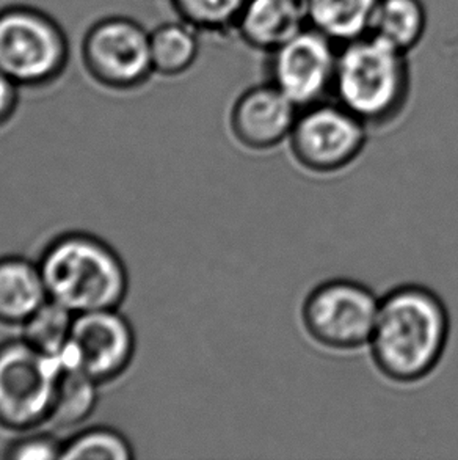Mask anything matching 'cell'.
Returning a JSON list of instances; mask_svg holds the SVG:
<instances>
[{
  "label": "cell",
  "instance_id": "4",
  "mask_svg": "<svg viewBox=\"0 0 458 460\" xmlns=\"http://www.w3.org/2000/svg\"><path fill=\"white\" fill-rule=\"evenodd\" d=\"M68 57V37L49 14L31 6L0 12V71L18 85L52 81Z\"/></svg>",
  "mask_w": 458,
  "mask_h": 460
},
{
  "label": "cell",
  "instance_id": "2",
  "mask_svg": "<svg viewBox=\"0 0 458 460\" xmlns=\"http://www.w3.org/2000/svg\"><path fill=\"white\" fill-rule=\"evenodd\" d=\"M409 54L367 33L339 46L333 100L367 128L394 123L409 104Z\"/></svg>",
  "mask_w": 458,
  "mask_h": 460
},
{
  "label": "cell",
  "instance_id": "17",
  "mask_svg": "<svg viewBox=\"0 0 458 460\" xmlns=\"http://www.w3.org/2000/svg\"><path fill=\"white\" fill-rule=\"evenodd\" d=\"M96 404L98 382L75 367L62 365L49 421L57 428H75L90 418Z\"/></svg>",
  "mask_w": 458,
  "mask_h": 460
},
{
  "label": "cell",
  "instance_id": "20",
  "mask_svg": "<svg viewBox=\"0 0 458 460\" xmlns=\"http://www.w3.org/2000/svg\"><path fill=\"white\" fill-rule=\"evenodd\" d=\"M134 457L128 438L110 428H92L63 443V460H129Z\"/></svg>",
  "mask_w": 458,
  "mask_h": 460
},
{
  "label": "cell",
  "instance_id": "22",
  "mask_svg": "<svg viewBox=\"0 0 458 460\" xmlns=\"http://www.w3.org/2000/svg\"><path fill=\"white\" fill-rule=\"evenodd\" d=\"M19 102V85L0 71V128L10 121Z\"/></svg>",
  "mask_w": 458,
  "mask_h": 460
},
{
  "label": "cell",
  "instance_id": "5",
  "mask_svg": "<svg viewBox=\"0 0 458 460\" xmlns=\"http://www.w3.org/2000/svg\"><path fill=\"white\" fill-rule=\"evenodd\" d=\"M62 363L25 340L0 344V426L29 430L49 421Z\"/></svg>",
  "mask_w": 458,
  "mask_h": 460
},
{
  "label": "cell",
  "instance_id": "1",
  "mask_svg": "<svg viewBox=\"0 0 458 460\" xmlns=\"http://www.w3.org/2000/svg\"><path fill=\"white\" fill-rule=\"evenodd\" d=\"M449 333L451 319L440 296L426 287L403 285L380 300L367 346L382 376L409 385L440 365Z\"/></svg>",
  "mask_w": 458,
  "mask_h": 460
},
{
  "label": "cell",
  "instance_id": "9",
  "mask_svg": "<svg viewBox=\"0 0 458 460\" xmlns=\"http://www.w3.org/2000/svg\"><path fill=\"white\" fill-rule=\"evenodd\" d=\"M134 352L132 325L118 308H109L75 314L68 348L58 360L101 384L124 373Z\"/></svg>",
  "mask_w": 458,
  "mask_h": 460
},
{
  "label": "cell",
  "instance_id": "19",
  "mask_svg": "<svg viewBox=\"0 0 458 460\" xmlns=\"http://www.w3.org/2000/svg\"><path fill=\"white\" fill-rule=\"evenodd\" d=\"M181 18L198 31L226 37L234 31L235 22L248 0H173Z\"/></svg>",
  "mask_w": 458,
  "mask_h": 460
},
{
  "label": "cell",
  "instance_id": "6",
  "mask_svg": "<svg viewBox=\"0 0 458 460\" xmlns=\"http://www.w3.org/2000/svg\"><path fill=\"white\" fill-rule=\"evenodd\" d=\"M380 300L358 281L336 279L314 288L302 306L311 340L331 350H355L369 344Z\"/></svg>",
  "mask_w": 458,
  "mask_h": 460
},
{
  "label": "cell",
  "instance_id": "8",
  "mask_svg": "<svg viewBox=\"0 0 458 460\" xmlns=\"http://www.w3.org/2000/svg\"><path fill=\"white\" fill-rule=\"evenodd\" d=\"M267 81L298 107L333 96L339 44L306 25L267 54Z\"/></svg>",
  "mask_w": 458,
  "mask_h": 460
},
{
  "label": "cell",
  "instance_id": "21",
  "mask_svg": "<svg viewBox=\"0 0 458 460\" xmlns=\"http://www.w3.org/2000/svg\"><path fill=\"white\" fill-rule=\"evenodd\" d=\"M63 445L49 434H31L18 438L4 451L8 460L62 459Z\"/></svg>",
  "mask_w": 458,
  "mask_h": 460
},
{
  "label": "cell",
  "instance_id": "13",
  "mask_svg": "<svg viewBox=\"0 0 458 460\" xmlns=\"http://www.w3.org/2000/svg\"><path fill=\"white\" fill-rule=\"evenodd\" d=\"M49 299L38 264L19 258H0V323L22 325Z\"/></svg>",
  "mask_w": 458,
  "mask_h": 460
},
{
  "label": "cell",
  "instance_id": "16",
  "mask_svg": "<svg viewBox=\"0 0 458 460\" xmlns=\"http://www.w3.org/2000/svg\"><path fill=\"white\" fill-rule=\"evenodd\" d=\"M427 31V10L422 0H380L369 33L409 54Z\"/></svg>",
  "mask_w": 458,
  "mask_h": 460
},
{
  "label": "cell",
  "instance_id": "15",
  "mask_svg": "<svg viewBox=\"0 0 458 460\" xmlns=\"http://www.w3.org/2000/svg\"><path fill=\"white\" fill-rule=\"evenodd\" d=\"M203 50V31L184 19L170 21L151 31L153 66L162 75H182L195 66Z\"/></svg>",
  "mask_w": 458,
  "mask_h": 460
},
{
  "label": "cell",
  "instance_id": "18",
  "mask_svg": "<svg viewBox=\"0 0 458 460\" xmlns=\"http://www.w3.org/2000/svg\"><path fill=\"white\" fill-rule=\"evenodd\" d=\"M75 319V313L48 299L22 323V340L40 352L60 358L68 348Z\"/></svg>",
  "mask_w": 458,
  "mask_h": 460
},
{
  "label": "cell",
  "instance_id": "14",
  "mask_svg": "<svg viewBox=\"0 0 458 460\" xmlns=\"http://www.w3.org/2000/svg\"><path fill=\"white\" fill-rule=\"evenodd\" d=\"M380 0H304L308 25L336 44L365 37Z\"/></svg>",
  "mask_w": 458,
  "mask_h": 460
},
{
  "label": "cell",
  "instance_id": "10",
  "mask_svg": "<svg viewBox=\"0 0 458 460\" xmlns=\"http://www.w3.org/2000/svg\"><path fill=\"white\" fill-rule=\"evenodd\" d=\"M88 68L110 87H136L154 71L151 31L123 16L101 19L84 41Z\"/></svg>",
  "mask_w": 458,
  "mask_h": 460
},
{
  "label": "cell",
  "instance_id": "3",
  "mask_svg": "<svg viewBox=\"0 0 458 460\" xmlns=\"http://www.w3.org/2000/svg\"><path fill=\"white\" fill-rule=\"evenodd\" d=\"M49 299L75 314L121 305L128 270L117 252L100 237L69 233L57 237L40 260Z\"/></svg>",
  "mask_w": 458,
  "mask_h": 460
},
{
  "label": "cell",
  "instance_id": "11",
  "mask_svg": "<svg viewBox=\"0 0 458 460\" xmlns=\"http://www.w3.org/2000/svg\"><path fill=\"white\" fill-rule=\"evenodd\" d=\"M298 112L286 94L266 81L235 98L229 126L235 140L248 150H272L289 140Z\"/></svg>",
  "mask_w": 458,
  "mask_h": 460
},
{
  "label": "cell",
  "instance_id": "7",
  "mask_svg": "<svg viewBox=\"0 0 458 460\" xmlns=\"http://www.w3.org/2000/svg\"><path fill=\"white\" fill-rule=\"evenodd\" d=\"M367 126L338 101L300 109L289 136L294 159L314 173H336L352 165L367 144Z\"/></svg>",
  "mask_w": 458,
  "mask_h": 460
},
{
  "label": "cell",
  "instance_id": "12",
  "mask_svg": "<svg viewBox=\"0 0 458 460\" xmlns=\"http://www.w3.org/2000/svg\"><path fill=\"white\" fill-rule=\"evenodd\" d=\"M306 25L304 0H248L233 33L248 48L269 54Z\"/></svg>",
  "mask_w": 458,
  "mask_h": 460
}]
</instances>
